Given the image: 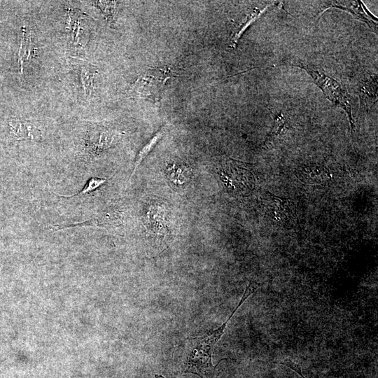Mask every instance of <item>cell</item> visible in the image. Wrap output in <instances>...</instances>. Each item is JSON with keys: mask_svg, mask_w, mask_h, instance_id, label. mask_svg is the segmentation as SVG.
<instances>
[{"mask_svg": "<svg viewBox=\"0 0 378 378\" xmlns=\"http://www.w3.org/2000/svg\"><path fill=\"white\" fill-rule=\"evenodd\" d=\"M262 205L265 214L276 224L286 226L295 219V209L290 200L267 192Z\"/></svg>", "mask_w": 378, "mask_h": 378, "instance_id": "cell-6", "label": "cell"}, {"mask_svg": "<svg viewBox=\"0 0 378 378\" xmlns=\"http://www.w3.org/2000/svg\"><path fill=\"white\" fill-rule=\"evenodd\" d=\"M290 65L303 69L323 92L326 97L335 105L342 108L346 113L351 126V134L354 130V122L351 113L349 96L342 84L323 71L313 69L302 62H290Z\"/></svg>", "mask_w": 378, "mask_h": 378, "instance_id": "cell-2", "label": "cell"}, {"mask_svg": "<svg viewBox=\"0 0 378 378\" xmlns=\"http://www.w3.org/2000/svg\"><path fill=\"white\" fill-rule=\"evenodd\" d=\"M330 8H337L351 13L355 18L365 22L377 31V18L373 15L361 1H328L323 4L322 12Z\"/></svg>", "mask_w": 378, "mask_h": 378, "instance_id": "cell-8", "label": "cell"}, {"mask_svg": "<svg viewBox=\"0 0 378 378\" xmlns=\"http://www.w3.org/2000/svg\"><path fill=\"white\" fill-rule=\"evenodd\" d=\"M117 2L110 1H94L96 5L104 14L108 24L112 26L114 23Z\"/></svg>", "mask_w": 378, "mask_h": 378, "instance_id": "cell-17", "label": "cell"}, {"mask_svg": "<svg viewBox=\"0 0 378 378\" xmlns=\"http://www.w3.org/2000/svg\"><path fill=\"white\" fill-rule=\"evenodd\" d=\"M166 174L174 186L183 187L190 181L192 172L188 165L174 161L167 164Z\"/></svg>", "mask_w": 378, "mask_h": 378, "instance_id": "cell-10", "label": "cell"}, {"mask_svg": "<svg viewBox=\"0 0 378 378\" xmlns=\"http://www.w3.org/2000/svg\"><path fill=\"white\" fill-rule=\"evenodd\" d=\"M32 43L31 36L27 34L25 30H23V36L21 40V44L19 51V59L21 66V71H23L24 64L31 55Z\"/></svg>", "mask_w": 378, "mask_h": 378, "instance_id": "cell-16", "label": "cell"}, {"mask_svg": "<svg viewBox=\"0 0 378 378\" xmlns=\"http://www.w3.org/2000/svg\"><path fill=\"white\" fill-rule=\"evenodd\" d=\"M71 63L77 71L80 78L85 95L90 96L93 89L94 78L96 71L88 62L71 58Z\"/></svg>", "mask_w": 378, "mask_h": 378, "instance_id": "cell-9", "label": "cell"}, {"mask_svg": "<svg viewBox=\"0 0 378 378\" xmlns=\"http://www.w3.org/2000/svg\"><path fill=\"white\" fill-rule=\"evenodd\" d=\"M108 180V178H106L91 177L90 179L88 180L87 183L83 186V188L76 194L66 195L58 194L55 192L52 193L57 197H64V198L80 197V196L89 194L90 192H92L97 190L98 188H99L101 186L105 184Z\"/></svg>", "mask_w": 378, "mask_h": 378, "instance_id": "cell-14", "label": "cell"}, {"mask_svg": "<svg viewBox=\"0 0 378 378\" xmlns=\"http://www.w3.org/2000/svg\"><path fill=\"white\" fill-rule=\"evenodd\" d=\"M10 128L18 140H37L41 136L36 127L25 120L13 119L10 122Z\"/></svg>", "mask_w": 378, "mask_h": 378, "instance_id": "cell-12", "label": "cell"}, {"mask_svg": "<svg viewBox=\"0 0 378 378\" xmlns=\"http://www.w3.org/2000/svg\"><path fill=\"white\" fill-rule=\"evenodd\" d=\"M269 4H267L264 7L260 8H254L239 24L238 27L236 28L235 31L231 37L230 42V46L232 48H234L243 34L245 30L263 13V11L269 6Z\"/></svg>", "mask_w": 378, "mask_h": 378, "instance_id": "cell-13", "label": "cell"}, {"mask_svg": "<svg viewBox=\"0 0 378 378\" xmlns=\"http://www.w3.org/2000/svg\"><path fill=\"white\" fill-rule=\"evenodd\" d=\"M163 130L161 129L159 130L151 139L142 148V149L139 151L134 164V168L132 170V172L129 178V179L131 178V177L134 175L136 169H137L138 166L141 164L142 160L148 155V154L153 149V148L155 146L157 143L159 141V140L162 138L163 135Z\"/></svg>", "mask_w": 378, "mask_h": 378, "instance_id": "cell-15", "label": "cell"}, {"mask_svg": "<svg viewBox=\"0 0 378 378\" xmlns=\"http://www.w3.org/2000/svg\"><path fill=\"white\" fill-rule=\"evenodd\" d=\"M285 125H286V120L281 115L276 118L274 120V125L270 134L268 139H271L273 136L278 135L281 132V131L284 128Z\"/></svg>", "mask_w": 378, "mask_h": 378, "instance_id": "cell-18", "label": "cell"}, {"mask_svg": "<svg viewBox=\"0 0 378 378\" xmlns=\"http://www.w3.org/2000/svg\"><path fill=\"white\" fill-rule=\"evenodd\" d=\"M297 176L303 182L309 184H323L330 177L329 172L322 167L306 166L298 169Z\"/></svg>", "mask_w": 378, "mask_h": 378, "instance_id": "cell-11", "label": "cell"}, {"mask_svg": "<svg viewBox=\"0 0 378 378\" xmlns=\"http://www.w3.org/2000/svg\"><path fill=\"white\" fill-rule=\"evenodd\" d=\"M172 74L168 67L149 69L138 76L128 92L132 97L156 102L160 99L167 82Z\"/></svg>", "mask_w": 378, "mask_h": 378, "instance_id": "cell-4", "label": "cell"}, {"mask_svg": "<svg viewBox=\"0 0 378 378\" xmlns=\"http://www.w3.org/2000/svg\"><path fill=\"white\" fill-rule=\"evenodd\" d=\"M115 131L100 125L92 126L85 136L83 157L89 162L97 158L118 141Z\"/></svg>", "mask_w": 378, "mask_h": 378, "instance_id": "cell-5", "label": "cell"}, {"mask_svg": "<svg viewBox=\"0 0 378 378\" xmlns=\"http://www.w3.org/2000/svg\"><path fill=\"white\" fill-rule=\"evenodd\" d=\"M155 378H164V377H162V375L155 374Z\"/></svg>", "mask_w": 378, "mask_h": 378, "instance_id": "cell-19", "label": "cell"}, {"mask_svg": "<svg viewBox=\"0 0 378 378\" xmlns=\"http://www.w3.org/2000/svg\"><path fill=\"white\" fill-rule=\"evenodd\" d=\"M124 214V211L120 206H118L116 204H111L91 219L73 223L69 225H53L50 226V229L52 231H59L77 226L117 227L122 224L125 217Z\"/></svg>", "mask_w": 378, "mask_h": 378, "instance_id": "cell-7", "label": "cell"}, {"mask_svg": "<svg viewBox=\"0 0 378 378\" xmlns=\"http://www.w3.org/2000/svg\"><path fill=\"white\" fill-rule=\"evenodd\" d=\"M257 286L252 282L246 286L237 306L232 312L226 321L217 329L209 332L206 335L188 337L179 346L183 351V372L192 373L200 378H217L216 367L212 363V354L216 344L220 339L230 318L253 294Z\"/></svg>", "mask_w": 378, "mask_h": 378, "instance_id": "cell-1", "label": "cell"}, {"mask_svg": "<svg viewBox=\"0 0 378 378\" xmlns=\"http://www.w3.org/2000/svg\"><path fill=\"white\" fill-rule=\"evenodd\" d=\"M218 171L225 189L234 196H246L255 187L253 173L246 164L230 158L224 160Z\"/></svg>", "mask_w": 378, "mask_h": 378, "instance_id": "cell-3", "label": "cell"}]
</instances>
